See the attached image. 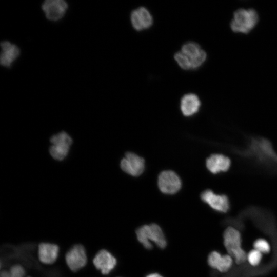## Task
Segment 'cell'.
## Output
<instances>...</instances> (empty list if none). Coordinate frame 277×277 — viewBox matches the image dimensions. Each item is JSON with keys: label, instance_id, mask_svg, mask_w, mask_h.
I'll return each mask as SVG.
<instances>
[{"label": "cell", "instance_id": "cell-21", "mask_svg": "<svg viewBox=\"0 0 277 277\" xmlns=\"http://www.w3.org/2000/svg\"><path fill=\"white\" fill-rule=\"evenodd\" d=\"M254 249L259 251L262 254H267L270 252L271 246L268 242L263 238L256 239L253 243Z\"/></svg>", "mask_w": 277, "mask_h": 277}, {"label": "cell", "instance_id": "cell-25", "mask_svg": "<svg viewBox=\"0 0 277 277\" xmlns=\"http://www.w3.org/2000/svg\"><path fill=\"white\" fill-rule=\"evenodd\" d=\"M27 277H30V276H27Z\"/></svg>", "mask_w": 277, "mask_h": 277}, {"label": "cell", "instance_id": "cell-4", "mask_svg": "<svg viewBox=\"0 0 277 277\" xmlns=\"http://www.w3.org/2000/svg\"><path fill=\"white\" fill-rule=\"evenodd\" d=\"M258 22L259 15L254 9L241 8L234 12L230 26L233 32L246 34L255 27Z\"/></svg>", "mask_w": 277, "mask_h": 277}, {"label": "cell", "instance_id": "cell-15", "mask_svg": "<svg viewBox=\"0 0 277 277\" xmlns=\"http://www.w3.org/2000/svg\"><path fill=\"white\" fill-rule=\"evenodd\" d=\"M147 240L154 243L159 248L163 249L167 245V241L161 228L156 224L144 225Z\"/></svg>", "mask_w": 277, "mask_h": 277}, {"label": "cell", "instance_id": "cell-16", "mask_svg": "<svg viewBox=\"0 0 277 277\" xmlns=\"http://www.w3.org/2000/svg\"><path fill=\"white\" fill-rule=\"evenodd\" d=\"M1 47L3 51L1 55V64L9 67L13 61L19 55V49L15 45L8 42H2Z\"/></svg>", "mask_w": 277, "mask_h": 277}, {"label": "cell", "instance_id": "cell-18", "mask_svg": "<svg viewBox=\"0 0 277 277\" xmlns=\"http://www.w3.org/2000/svg\"><path fill=\"white\" fill-rule=\"evenodd\" d=\"M50 142L52 145H59L70 146L72 143V140L68 134L63 131L52 136L50 138Z\"/></svg>", "mask_w": 277, "mask_h": 277}, {"label": "cell", "instance_id": "cell-13", "mask_svg": "<svg viewBox=\"0 0 277 277\" xmlns=\"http://www.w3.org/2000/svg\"><path fill=\"white\" fill-rule=\"evenodd\" d=\"M200 106V100L195 94H186L181 99V110L183 114L186 116H189L196 113Z\"/></svg>", "mask_w": 277, "mask_h": 277}, {"label": "cell", "instance_id": "cell-22", "mask_svg": "<svg viewBox=\"0 0 277 277\" xmlns=\"http://www.w3.org/2000/svg\"><path fill=\"white\" fill-rule=\"evenodd\" d=\"M263 254L259 251L253 249L249 251L247 255V260L252 266H256L261 263Z\"/></svg>", "mask_w": 277, "mask_h": 277}, {"label": "cell", "instance_id": "cell-3", "mask_svg": "<svg viewBox=\"0 0 277 277\" xmlns=\"http://www.w3.org/2000/svg\"><path fill=\"white\" fill-rule=\"evenodd\" d=\"M223 238L224 245L236 264L240 265L245 263L247 253L242 247V238L240 231L232 226H228L224 230Z\"/></svg>", "mask_w": 277, "mask_h": 277}, {"label": "cell", "instance_id": "cell-12", "mask_svg": "<svg viewBox=\"0 0 277 277\" xmlns=\"http://www.w3.org/2000/svg\"><path fill=\"white\" fill-rule=\"evenodd\" d=\"M207 169L212 173L216 174L227 171L230 168V159L221 154H213L206 161Z\"/></svg>", "mask_w": 277, "mask_h": 277}, {"label": "cell", "instance_id": "cell-6", "mask_svg": "<svg viewBox=\"0 0 277 277\" xmlns=\"http://www.w3.org/2000/svg\"><path fill=\"white\" fill-rule=\"evenodd\" d=\"M158 186L164 193L174 194L181 187V181L178 175L171 170L161 172L158 177Z\"/></svg>", "mask_w": 277, "mask_h": 277}, {"label": "cell", "instance_id": "cell-14", "mask_svg": "<svg viewBox=\"0 0 277 277\" xmlns=\"http://www.w3.org/2000/svg\"><path fill=\"white\" fill-rule=\"evenodd\" d=\"M59 251L58 246L54 244L42 243L38 245V258L46 264L53 263L57 259Z\"/></svg>", "mask_w": 277, "mask_h": 277}, {"label": "cell", "instance_id": "cell-5", "mask_svg": "<svg viewBox=\"0 0 277 277\" xmlns=\"http://www.w3.org/2000/svg\"><path fill=\"white\" fill-rule=\"evenodd\" d=\"M201 200L212 209L220 213H226L230 209V201L224 194H216L212 190L207 189L201 194Z\"/></svg>", "mask_w": 277, "mask_h": 277}, {"label": "cell", "instance_id": "cell-23", "mask_svg": "<svg viewBox=\"0 0 277 277\" xmlns=\"http://www.w3.org/2000/svg\"><path fill=\"white\" fill-rule=\"evenodd\" d=\"M222 255L217 251L210 252L208 257V264L213 269H216L221 261Z\"/></svg>", "mask_w": 277, "mask_h": 277}, {"label": "cell", "instance_id": "cell-1", "mask_svg": "<svg viewBox=\"0 0 277 277\" xmlns=\"http://www.w3.org/2000/svg\"><path fill=\"white\" fill-rule=\"evenodd\" d=\"M207 58L206 52L194 42L184 44L180 51L176 52L174 58L183 70H195L200 67Z\"/></svg>", "mask_w": 277, "mask_h": 277}, {"label": "cell", "instance_id": "cell-10", "mask_svg": "<svg viewBox=\"0 0 277 277\" xmlns=\"http://www.w3.org/2000/svg\"><path fill=\"white\" fill-rule=\"evenodd\" d=\"M93 263L95 268L103 274L109 273L115 267V258L106 250H101L94 256Z\"/></svg>", "mask_w": 277, "mask_h": 277}, {"label": "cell", "instance_id": "cell-19", "mask_svg": "<svg viewBox=\"0 0 277 277\" xmlns=\"http://www.w3.org/2000/svg\"><path fill=\"white\" fill-rule=\"evenodd\" d=\"M25 270L20 265L16 264L11 267L9 271H2L0 277H24Z\"/></svg>", "mask_w": 277, "mask_h": 277}, {"label": "cell", "instance_id": "cell-2", "mask_svg": "<svg viewBox=\"0 0 277 277\" xmlns=\"http://www.w3.org/2000/svg\"><path fill=\"white\" fill-rule=\"evenodd\" d=\"M243 153L258 162L271 167H277V154L271 143L266 139L252 138L248 148Z\"/></svg>", "mask_w": 277, "mask_h": 277}, {"label": "cell", "instance_id": "cell-11", "mask_svg": "<svg viewBox=\"0 0 277 277\" xmlns=\"http://www.w3.org/2000/svg\"><path fill=\"white\" fill-rule=\"evenodd\" d=\"M42 8L48 19L56 21L64 15L67 4L62 0H47L43 4Z\"/></svg>", "mask_w": 277, "mask_h": 277}, {"label": "cell", "instance_id": "cell-24", "mask_svg": "<svg viewBox=\"0 0 277 277\" xmlns=\"http://www.w3.org/2000/svg\"><path fill=\"white\" fill-rule=\"evenodd\" d=\"M146 277H163V276L157 273H151V274H148Z\"/></svg>", "mask_w": 277, "mask_h": 277}, {"label": "cell", "instance_id": "cell-8", "mask_svg": "<svg viewBox=\"0 0 277 277\" xmlns=\"http://www.w3.org/2000/svg\"><path fill=\"white\" fill-rule=\"evenodd\" d=\"M122 169L127 173L136 176L141 174L144 169V160L137 154L128 152L121 161Z\"/></svg>", "mask_w": 277, "mask_h": 277}, {"label": "cell", "instance_id": "cell-17", "mask_svg": "<svg viewBox=\"0 0 277 277\" xmlns=\"http://www.w3.org/2000/svg\"><path fill=\"white\" fill-rule=\"evenodd\" d=\"M70 146L52 145L49 149L51 155L55 160H62L67 155Z\"/></svg>", "mask_w": 277, "mask_h": 277}, {"label": "cell", "instance_id": "cell-7", "mask_svg": "<svg viewBox=\"0 0 277 277\" xmlns=\"http://www.w3.org/2000/svg\"><path fill=\"white\" fill-rule=\"evenodd\" d=\"M65 260L67 265L73 271H77L87 263V255L83 246L77 244L71 247L66 253Z\"/></svg>", "mask_w": 277, "mask_h": 277}, {"label": "cell", "instance_id": "cell-9", "mask_svg": "<svg viewBox=\"0 0 277 277\" xmlns=\"http://www.w3.org/2000/svg\"><path fill=\"white\" fill-rule=\"evenodd\" d=\"M130 20L133 28L137 31L149 29L152 26L153 22L151 14L144 7L133 10L131 13Z\"/></svg>", "mask_w": 277, "mask_h": 277}, {"label": "cell", "instance_id": "cell-20", "mask_svg": "<svg viewBox=\"0 0 277 277\" xmlns=\"http://www.w3.org/2000/svg\"><path fill=\"white\" fill-rule=\"evenodd\" d=\"M233 258L229 254L223 255L216 269L221 273H225L230 270L233 265Z\"/></svg>", "mask_w": 277, "mask_h": 277}]
</instances>
